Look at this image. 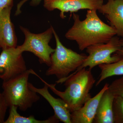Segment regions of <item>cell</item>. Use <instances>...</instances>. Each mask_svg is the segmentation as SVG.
Instances as JSON below:
<instances>
[{"label":"cell","instance_id":"obj_19","mask_svg":"<svg viewBox=\"0 0 123 123\" xmlns=\"http://www.w3.org/2000/svg\"><path fill=\"white\" fill-rule=\"evenodd\" d=\"M13 0H0V11L13 5Z\"/></svg>","mask_w":123,"mask_h":123},{"label":"cell","instance_id":"obj_2","mask_svg":"<svg viewBox=\"0 0 123 123\" xmlns=\"http://www.w3.org/2000/svg\"><path fill=\"white\" fill-rule=\"evenodd\" d=\"M95 81L91 70L84 68L75 71L59 82L64 83V91L57 90L56 84L47 83L51 90L65 102L72 112L81 107L91 98L90 92Z\"/></svg>","mask_w":123,"mask_h":123},{"label":"cell","instance_id":"obj_11","mask_svg":"<svg viewBox=\"0 0 123 123\" xmlns=\"http://www.w3.org/2000/svg\"><path fill=\"white\" fill-rule=\"evenodd\" d=\"M108 86L109 84L106 83L94 97H91L78 110L71 112L72 123H93L100 99Z\"/></svg>","mask_w":123,"mask_h":123},{"label":"cell","instance_id":"obj_17","mask_svg":"<svg viewBox=\"0 0 123 123\" xmlns=\"http://www.w3.org/2000/svg\"><path fill=\"white\" fill-rule=\"evenodd\" d=\"M108 90L114 97L123 98V76L109 85Z\"/></svg>","mask_w":123,"mask_h":123},{"label":"cell","instance_id":"obj_7","mask_svg":"<svg viewBox=\"0 0 123 123\" xmlns=\"http://www.w3.org/2000/svg\"><path fill=\"white\" fill-rule=\"evenodd\" d=\"M27 70L22 53L17 47L2 49L0 55V78L3 81Z\"/></svg>","mask_w":123,"mask_h":123},{"label":"cell","instance_id":"obj_6","mask_svg":"<svg viewBox=\"0 0 123 123\" xmlns=\"http://www.w3.org/2000/svg\"><path fill=\"white\" fill-rule=\"evenodd\" d=\"M121 47V39L116 36L107 43L88 47L86 52L89 55L81 66L76 71L86 67H89V69L91 70L99 65L112 63L118 61L123 57L116 53Z\"/></svg>","mask_w":123,"mask_h":123},{"label":"cell","instance_id":"obj_14","mask_svg":"<svg viewBox=\"0 0 123 123\" xmlns=\"http://www.w3.org/2000/svg\"><path fill=\"white\" fill-rule=\"evenodd\" d=\"M9 114L8 118L4 123H57L60 120L55 115L44 120H38L33 116L29 117L21 116L18 112V108L12 105L10 107Z\"/></svg>","mask_w":123,"mask_h":123},{"label":"cell","instance_id":"obj_21","mask_svg":"<svg viewBox=\"0 0 123 123\" xmlns=\"http://www.w3.org/2000/svg\"><path fill=\"white\" fill-rule=\"evenodd\" d=\"M118 55L123 56V39H121V49L116 53Z\"/></svg>","mask_w":123,"mask_h":123},{"label":"cell","instance_id":"obj_18","mask_svg":"<svg viewBox=\"0 0 123 123\" xmlns=\"http://www.w3.org/2000/svg\"><path fill=\"white\" fill-rule=\"evenodd\" d=\"M2 93L0 92V123H4L6 112L8 107Z\"/></svg>","mask_w":123,"mask_h":123},{"label":"cell","instance_id":"obj_8","mask_svg":"<svg viewBox=\"0 0 123 123\" xmlns=\"http://www.w3.org/2000/svg\"><path fill=\"white\" fill-rule=\"evenodd\" d=\"M44 7L52 11L58 9L60 17L64 18L65 13H74L80 10H98L103 4V0H43Z\"/></svg>","mask_w":123,"mask_h":123},{"label":"cell","instance_id":"obj_10","mask_svg":"<svg viewBox=\"0 0 123 123\" xmlns=\"http://www.w3.org/2000/svg\"><path fill=\"white\" fill-rule=\"evenodd\" d=\"M98 10L116 31L117 36L123 38V0H108Z\"/></svg>","mask_w":123,"mask_h":123},{"label":"cell","instance_id":"obj_9","mask_svg":"<svg viewBox=\"0 0 123 123\" xmlns=\"http://www.w3.org/2000/svg\"><path fill=\"white\" fill-rule=\"evenodd\" d=\"M35 75L37 76L43 82L44 86L42 88L35 87L31 83H29V88L31 90L40 94L47 101L53 108L55 116L60 121L64 123H72L71 121V113L67 104L61 98H56L50 93L48 90L49 86L47 82L43 80L35 72Z\"/></svg>","mask_w":123,"mask_h":123},{"label":"cell","instance_id":"obj_1","mask_svg":"<svg viewBox=\"0 0 123 123\" xmlns=\"http://www.w3.org/2000/svg\"><path fill=\"white\" fill-rule=\"evenodd\" d=\"M97 11L88 10L85 19L82 21L78 14L73 13V24L65 36L68 39L76 42L81 51L94 44L107 43L117 35L116 31L104 22Z\"/></svg>","mask_w":123,"mask_h":123},{"label":"cell","instance_id":"obj_13","mask_svg":"<svg viewBox=\"0 0 123 123\" xmlns=\"http://www.w3.org/2000/svg\"><path fill=\"white\" fill-rule=\"evenodd\" d=\"M114 96L108 89L102 95L93 123H114L113 102Z\"/></svg>","mask_w":123,"mask_h":123},{"label":"cell","instance_id":"obj_16","mask_svg":"<svg viewBox=\"0 0 123 123\" xmlns=\"http://www.w3.org/2000/svg\"><path fill=\"white\" fill-rule=\"evenodd\" d=\"M112 108L114 123H123V98L115 97Z\"/></svg>","mask_w":123,"mask_h":123},{"label":"cell","instance_id":"obj_3","mask_svg":"<svg viewBox=\"0 0 123 123\" xmlns=\"http://www.w3.org/2000/svg\"><path fill=\"white\" fill-rule=\"evenodd\" d=\"M33 71L27 70L21 75L3 82L2 93L9 107L16 106L22 111H25L39 100L37 93L29 86V76Z\"/></svg>","mask_w":123,"mask_h":123},{"label":"cell","instance_id":"obj_5","mask_svg":"<svg viewBox=\"0 0 123 123\" xmlns=\"http://www.w3.org/2000/svg\"><path fill=\"white\" fill-rule=\"evenodd\" d=\"M53 29L51 26L44 32L36 34L31 33L26 28L20 27L25 39L22 45L17 47L21 53L25 51L31 52L38 58L40 63L45 64L49 67L51 64V55L55 51V49L49 45L53 35Z\"/></svg>","mask_w":123,"mask_h":123},{"label":"cell","instance_id":"obj_4","mask_svg":"<svg viewBox=\"0 0 123 123\" xmlns=\"http://www.w3.org/2000/svg\"><path fill=\"white\" fill-rule=\"evenodd\" d=\"M53 34L56 47L51 56L50 66L46 71L47 76L55 75L58 80L56 83L68 76L80 67L87 57L85 54H79L67 48L62 43L58 35L53 29Z\"/></svg>","mask_w":123,"mask_h":123},{"label":"cell","instance_id":"obj_12","mask_svg":"<svg viewBox=\"0 0 123 123\" xmlns=\"http://www.w3.org/2000/svg\"><path fill=\"white\" fill-rule=\"evenodd\" d=\"M12 6L0 11V48L17 47V40L10 18Z\"/></svg>","mask_w":123,"mask_h":123},{"label":"cell","instance_id":"obj_15","mask_svg":"<svg viewBox=\"0 0 123 123\" xmlns=\"http://www.w3.org/2000/svg\"><path fill=\"white\" fill-rule=\"evenodd\" d=\"M101 70L96 86H98L104 80L110 77L123 75V57L112 63L102 64L98 65Z\"/></svg>","mask_w":123,"mask_h":123},{"label":"cell","instance_id":"obj_20","mask_svg":"<svg viewBox=\"0 0 123 123\" xmlns=\"http://www.w3.org/2000/svg\"><path fill=\"white\" fill-rule=\"evenodd\" d=\"M29 0H23L21 2L18 3V5L17 7V11L18 12H20L21 11V8L22 6L24 3H25L26 1ZM31 3L32 5H38L39 4L40 2L42 1V0H31Z\"/></svg>","mask_w":123,"mask_h":123}]
</instances>
